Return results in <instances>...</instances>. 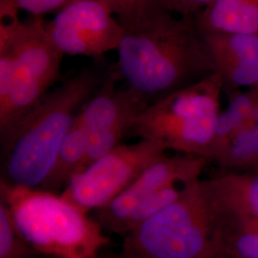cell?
<instances>
[{
  "mask_svg": "<svg viewBox=\"0 0 258 258\" xmlns=\"http://www.w3.org/2000/svg\"><path fill=\"white\" fill-rule=\"evenodd\" d=\"M121 26L117 73L148 102L215 72L194 17L155 5L135 22Z\"/></svg>",
  "mask_w": 258,
  "mask_h": 258,
  "instance_id": "cell-1",
  "label": "cell"
},
{
  "mask_svg": "<svg viewBox=\"0 0 258 258\" xmlns=\"http://www.w3.org/2000/svg\"><path fill=\"white\" fill-rule=\"evenodd\" d=\"M103 81L96 67H87L47 93L2 147L1 181L40 188L76 116Z\"/></svg>",
  "mask_w": 258,
  "mask_h": 258,
  "instance_id": "cell-2",
  "label": "cell"
},
{
  "mask_svg": "<svg viewBox=\"0 0 258 258\" xmlns=\"http://www.w3.org/2000/svg\"><path fill=\"white\" fill-rule=\"evenodd\" d=\"M123 238L119 258H215L223 254L221 221L200 179L184 185L174 202Z\"/></svg>",
  "mask_w": 258,
  "mask_h": 258,
  "instance_id": "cell-3",
  "label": "cell"
},
{
  "mask_svg": "<svg viewBox=\"0 0 258 258\" xmlns=\"http://www.w3.org/2000/svg\"><path fill=\"white\" fill-rule=\"evenodd\" d=\"M0 195L21 235L44 257L98 258L110 243L100 224L61 194L1 181Z\"/></svg>",
  "mask_w": 258,
  "mask_h": 258,
  "instance_id": "cell-4",
  "label": "cell"
},
{
  "mask_svg": "<svg viewBox=\"0 0 258 258\" xmlns=\"http://www.w3.org/2000/svg\"><path fill=\"white\" fill-rule=\"evenodd\" d=\"M64 54L55 46L39 17L21 22L0 47V140L8 142L59 75Z\"/></svg>",
  "mask_w": 258,
  "mask_h": 258,
  "instance_id": "cell-5",
  "label": "cell"
},
{
  "mask_svg": "<svg viewBox=\"0 0 258 258\" xmlns=\"http://www.w3.org/2000/svg\"><path fill=\"white\" fill-rule=\"evenodd\" d=\"M223 91V79L213 72L149 102L128 134L158 142L166 150L210 161Z\"/></svg>",
  "mask_w": 258,
  "mask_h": 258,
  "instance_id": "cell-6",
  "label": "cell"
},
{
  "mask_svg": "<svg viewBox=\"0 0 258 258\" xmlns=\"http://www.w3.org/2000/svg\"><path fill=\"white\" fill-rule=\"evenodd\" d=\"M160 143L140 139L122 145L72 177L61 196L88 214L111 202L139 175L166 155Z\"/></svg>",
  "mask_w": 258,
  "mask_h": 258,
  "instance_id": "cell-7",
  "label": "cell"
},
{
  "mask_svg": "<svg viewBox=\"0 0 258 258\" xmlns=\"http://www.w3.org/2000/svg\"><path fill=\"white\" fill-rule=\"evenodd\" d=\"M148 103L128 86L117 87L111 78L102 82L79 112L87 137L84 168L120 146Z\"/></svg>",
  "mask_w": 258,
  "mask_h": 258,
  "instance_id": "cell-8",
  "label": "cell"
},
{
  "mask_svg": "<svg viewBox=\"0 0 258 258\" xmlns=\"http://www.w3.org/2000/svg\"><path fill=\"white\" fill-rule=\"evenodd\" d=\"M46 31L64 55L98 57L116 51L122 26L102 0H74L46 22Z\"/></svg>",
  "mask_w": 258,
  "mask_h": 258,
  "instance_id": "cell-9",
  "label": "cell"
},
{
  "mask_svg": "<svg viewBox=\"0 0 258 258\" xmlns=\"http://www.w3.org/2000/svg\"><path fill=\"white\" fill-rule=\"evenodd\" d=\"M207 162L203 157L194 155H166L148 166L111 202L95 211V220L102 230L123 236L129 216L145 198L168 186L199 180Z\"/></svg>",
  "mask_w": 258,
  "mask_h": 258,
  "instance_id": "cell-10",
  "label": "cell"
},
{
  "mask_svg": "<svg viewBox=\"0 0 258 258\" xmlns=\"http://www.w3.org/2000/svg\"><path fill=\"white\" fill-rule=\"evenodd\" d=\"M202 34L224 90L258 87V34Z\"/></svg>",
  "mask_w": 258,
  "mask_h": 258,
  "instance_id": "cell-11",
  "label": "cell"
},
{
  "mask_svg": "<svg viewBox=\"0 0 258 258\" xmlns=\"http://www.w3.org/2000/svg\"><path fill=\"white\" fill-rule=\"evenodd\" d=\"M203 184L219 215L258 223V172L225 171Z\"/></svg>",
  "mask_w": 258,
  "mask_h": 258,
  "instance_id": "cell-12",
  "label": "cell"
},
{
  "mask_svg": "<svg viewBox=\"0 0 258 258\" xmlns=\"http://www.w3.org/2000/svg\"><path fill=\"white\" fill-rule=\"evenodd\" d=\"M194 19L201 32L258 34V0H212Z\"/></svg>",
  "mask_w": 258,
  "mask_h": 258,
  "instance_id": "cell-13",
  "label": "cell"
},
{
  "mask_svg": "<svg viewBox=\"0 0 258 258\" xmlns=\"http://www.w3.org/2000/svg\"><path fill=\"white\" fill-rule=\"evenodd\" d=\"M86 151V132L78 113L71 128L62 141L50 175L38 189L55 194L60 189H64L72 177L83 170Z\"/></svg>",
  "mask_w": 258,
  "mask_h": 258,
  "instance_id": "cell-14",
  "label": "cell"
},
{
  "mask_svg": "<svg viewBox=\"0 0 258 258\" xmlns=\"http://www.w3.org/2000/svg\"><path fill=\"white\" fill-rule=\"evenodd\" d=\"M229 103L221 110L214 132L210 161H215L247 120L258 102V87L228 91Z\"/></svg>",
  "mask_w": 258,
  "mask_h": 258,
  "instance_id": "cell-15",
  "label": "cell"
},
{
  "mask_svg": "<svg viewBox=\"0 0 258 258\" xmlns=\"http://www.w3.org/2000/svg\"><path fill=\"white\" fill-rule=\"evenodd\" d=\"M257 150L258 102L214 162L225 171L248 170Z\"/></svg>",
  "mask_w": 258,
  "mask_h": 258,
  "instance_id": "cell-16",
  "label": "cell"
},
{
  "mask_svg": "<svg viewBox=\"0 0 258 258\" xmlns=\"http://www.w3.org/2000/svg\"><path fill=\"white\" fill-rule=\"evenodd\" d=\"M219 218L223 254L230 258H258L257 222L222 215Z\"/></svg>",
  "mask_w": 258,
  "mask_h": 258,
  "instance_id": "cell-17",
  "label": "cell"
},
{
  "mask_svg": "<svg viewBox=\"0 0 258 258\" xmlns=\"http://www.w3.org/2000/svg\"><path fill=\"white\" fill-rule=\"evenodd\" d=\"M44 257L19 232L9 207L0 199V258Z\"/></svg>",
  "mask_w": 258,
  "mask_h": 258,
  "instance_id": "cell-18",
  "label": "cell"
},
{
  "mask_svg": "<svg viewBox=\"0 0 258 258\" xmlns=\"http://www.w3.org/2000/svg\"><path fill=\"white\" fill-rule=\"evenodd\" d=\"M182 189H179L177 185H172L145 198L129 216L124 227V233L122 237L137 228L140 224L155 215L157 212L165 209L169 204L174 202L182 194Z\"/></svg>",
  "mask_w": 258,
  "mask_h": 258,
  "instance_id": "cell-19",
  "label": "cell"
},
{
  "mask_svg": "<svg viewBox=\"0 0 258 258\" xmlns=\"http://www.w3.org/2000/svg\"><path fill=\"white\" fill-rule=\"evenodd\" d=\"M119 19L121 25L135 22L155 4L154 0H102Z\"/></svg>",
  "mask_w": 258,
  "mask_h": 258,
  "instance_id": "cell-20",
  "label": "cell"
},
{
  "mask_svg": "<svg viewBox=\"0 0 258 258\" xmlns=\"http://www.w3.org/2000/svg\"><path fill=\"white\" fill-rule=\"evenodd\" d=\"M212 0H154V4L179 16L194 17L207 7Z\"/></svg>",
  "mask_w": 258,
  "mask_h": 258,
  "instance_id": "cell-21",
  "label": "cell"
},
{
  "mask_svg": "<svg viewBox=\"0 0 258 258\" xmlns=\"http://www.w3.org/2000/svg\"><path fill=\"white\" fill-rule=\"evenodd\" d=\"M74 0H16L20 10H24L36 17L57 12Z\"/></svg>",
  "mask_w": 258,
  "mask_h": 258,
  "instance_id": "cell-22",
  "label": "cell"
},
{
  "mask_svg": "<svg viewBox=\"0 0 258 258\" xmlns=\"http://www.w3.org/2000/svg\"><path fill=\"white\" fill-rule=\"evenodd\" d=\"M248 170L258 172V150L257 152L255 153L254 157H253V159H252V161H251V163H250V165H249Z\"/></svg>",
  "mask_w": 258,
  "mask_h": 258,
  "instance_id": "cell-23",
  "label": "cell"
},
{
  "mask_svg": "<svg viewBox=\"0 0 258 258\" xmlns=\"http://www.w3.org/2000/svg\"><path fill=\"white\" fill-rule=\"evenodd\" d=\"M215 258H230V257H228V256H227V255H225V254H220V255H218V256H217V257H215Z\"/></svg>",
  "mask_w": 258,
  "mask_h": 258,
  "instance_id": "cell-24",
  "label": "cell"
}]
</instances>
